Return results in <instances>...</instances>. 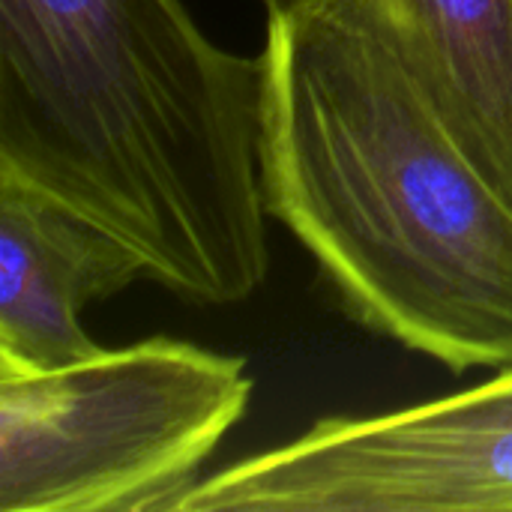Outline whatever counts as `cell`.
Here are the masks:
<instances>
[{
  "label": "cell",
  "instance_id": "6da1fadb",
  "mask_svg": "<svg viewBox=\"0 0 512 512\" xmlns=\"http://www.w3.org/2000/svg\"><path fill=\"white\" fill-rule=\"evenodd\" d=\"M264 87V57L183 0H0V171L183 303H243L270 273Z\"/></svg>",
  "mask_w": 512,
  "mask_h": 512
},
{
  "label": "cell",
  "instance_id": "7a4b0ae2",
  "mask_svg": "<svg viewBox=\"0 0 512 512\" xmlns=\"http://www.w3.org/2000/svg\"><path fill=\"white\" fill-rule=\"evenodd\" d=\"M267 210L366 330L444 369L512 366V201L396 51L309 0H270Z\"/></svg>",
  "mask_w": 512,
  "mask_h": 512
},
{
  "label": "cell",
  "instance_id": "52a82bcc",
  "mask_svg": "<svg viewBox=\"0 0 512 512\" xmlns=\"http://www.w3.org/2000/svg\"><path fill=\"white\" fill-rule=\"evenodd\" d=\"M264 3H270V0H264Z\"/></svg>",
  "mask_w": 512,
  "mask_h": 512
},
{
  "label": "cell",
  "instance_id": "277c9868",
  "mask_svg": "<svg viewBox=\"0 0 512 512\" xmlns=\"http://www.w3.org/2000/svg\"><path fill=\"white\" fill-rule=\"evenodd\" d=\"M512 510V366L411 408L324 417L201 477L174 512Z\"/></svg>",
  "mask_w": 512,
  "mask_h": 512
},
{
  "label": "cell",
  "instance_id": "5b68a950",
  "mask_svg": "<svg viewBox=\"0 0 512 512\" xmlns=\"http://www.w3.org/2000/svg\"><path fill=\"white\" fill-rule=\"evenodd\" d=\"M147 279L117 237L0 171V369H54L102 351L84 309Z\"/></svg>",
  "mask_w": 512,
  "mask_h": 512
},
{
  "label": "cell",
  "instance_id": "8992f818",
  "mask_svg": "<svg viewBox=\"0 0 512 512\" xmlns=\"http://www.w3.org/2000/svg\"><path fill=\"white\" fill-rule=\"evenodd\" d=\"M378 33L512 201V0H309Z\"/></svg>",
  "mask_w": 512,
  "mask_h": 512
},
{
  "label": "cell",
  "instance_id": "3957f363",
  "mask_svg": "<svg viewBox=\"0 0 512 512\" xmlns=\"http://www.w3.org/2000/svg\"><path fill=\"white\" fill-rule=\"evenodd\" d=\"M252 390L243 357L171 336L0 369V512H174Z\"/></svg>",
  "mask_w": 512,
  "mask_h": 512
}]
</instances>
